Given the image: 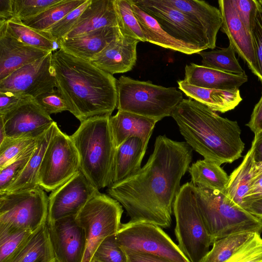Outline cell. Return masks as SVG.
Returning <instances> with one entry per match:
<instances>
[{
  "label": "cell",
  "instance_id": "6da1fadb",
  "mask_svg": "<svg viewBox=\"0 0 262 262\" xmlns=\"http://www.w3.org/2000/svg\"><path fill=\"white\" fill-rule=\"evenodd\" d=\"M154 145L146 164L134 175L111 185L107 192L125 208L130 221L167 228L171 224L174 201L190 167L193 149L186 142L165 135L158 136Z\"/></svg>",
  "mask_w": 262,
  "mask_h": 262
},
{
  "label": "cell",
  "instance_id": "7a4b0ae2",
  "mask_svg": "<svg viewBox=\"0 0 262 262\" xmlns=\"http://www.w3.org/2000/svg\"><path fill=\"white\" fill-rule=\"evenodd\" d=\"M56 89L69 111L80 122L96 116H111L117 107V80L62 49L53 53Z\"/></svg>",
  "mask_w": 262,
  "mask_h": 262
},
{
  "label": "cell",
  "instance_id": "3957f363",
  "mask_svg": "<svg viewBox=\"0 0 262 262\" xmlns=\"http://www.w3.org/2000/svg\"><path fill=\"white\" fill-rule=\"evenodd\" d=\"M171 117L186 142L204 159L221 165L241 157L245 144L237 121L191 99H183Z\"/></svg>",
  "mask_w": 262,
  "mask_h": 262
},
{
  "label": "cell",
  "instance_id": "277c9868",
  "mask_svg": "<svg viewBox=\"0 0 262 262\" xmlns=\"http://www.w3.org/2000/svg\"><path fill=\"white\" fill-rule=\"evenodd\" d=\"M110 117L96 116L86 119L70 136L79 155L80 170L98 190L112 184L116 148Z\"/></svg>",
  "mask_w": 262,
  "mask_h": 262
},
{
  "label": "cell",
  "instance_id": "5b68a950",
  "mask_svg": "<svg viewBox=\"0 0 262 262\" xmlns=\"http://www.w3.org/2000/svg\"><path fill=\"white\" fill-rule=\"evenodd\" d=\"M194 190L200 213L213 243L233 234L262 232V220L235 203L226 192L196 187Z\"/></svg>",
  "mask_w": 262,
  "mask_h": 262
},
{
  "label": "cell",
  "instance_id": "8992f818",
  "mask_svg": "<svg viewBox=\"0 0 262 262\" xmlns=\"http://www.w3.org/2000/svg\"><path fill=\"white\" fill-rule=\"evenodd\" d=\"M117 108L161 120L171 115L184 99L175 87L166 88L121 76L117 81Z\"/></svg>",
  "mask_w": 262,
  "mask_h": 262
},
{
  "label": "cell",
  "instance_id": "52a82bcc",
  "mask_svg": "<svg viewBox=\"0 0 262 262\" xmlns=\"http://www.w3.org/2000/svg\"><path fill=\"white\" fill-rule=\"evenodd\" d=\"M194 186L187 182L181 187L173 205L174 232L178 247L190 262H202L213 242L200 213Z\"/></svg>",
  "mask_w": 262,
  "mask_h": 262
},
{
  "label": "cell",
  "instance_id": "ba28073f",
  "mask_svg": "<svg viewBox=\"0 0 262 262\" xmlns=\"http://www.w3.org/2000/svg\"><path fill=\"white\" fill-rule=\"evenodd\" d=\"M123 212L117 201L96 190L76 214V220L83 228L86 239L82 262H90L99 244L118 232Z\"/></svg>",
  "mask_w": 262,
  "mask_h": 262
},
{
  "label": "cell",
  "instance_id": "9c48e42d",
  "mask_svg": "<svg viewBox=\"0 0 262 262\" xmlns=\"http://www.w3.org/2000/svg\"><path fill=\"white\" fill-rule=\"evenodd\" d=\"M48 205L39 186L0 194V226L33 232L47 222Z\"/></svg>",
  "mask_w": 262,
  "mask_h": 262
},
{
  "label": "cell",
  "instance_id": "30bf717a",
  "mask_svg": "<svg viewBox=\"0 0 262 262\" xmlns=\"http://www.w3.org/2000/svg\"><path fill=\"white\" fill-rule=\"evenodd\" d=\"M77 150L71 138L59 128L50 141L38 174V184L52 191L80 170Z\"/></svg>",
  "mask_w": 262,
  "mask_h": 262
},
{
  "label": "cell",
  "instance_id": "8fae6325",
  "mask_svg": "<svg viewBox=\"0 0 262 262\" xmlns=\"http://www.w3.org/2000/svg\"><path fill=\"white\" fill-rule=\"evenodd\" d=\"M123 250L155 255L174 262H190L160 227L145 222L121 224L116 233Z\"/></svg>",
  "mask_w": 262,
  "mask_h": 262
},
{
  "label": "cell",
  "instance_id": "7c38bea8",
  "mask_svg": "<svg viewBox=\"0 0 262 262\" xmlns=\"http://www.w3.org/2000/svg\"><path fill=\"white\" fill-rule=\"evenodd\" d=\"M171 37L201 52L209 49L203 31L186 15L163 0H132Z\"/></svg>",
  "mask_w": 262,
  "mask_h": 262
},
{
  "label": "cell",
  "instance_id": "4fadbf2b",
  "mask_svg": "<svg viewBox=\"0 0 262 262\" xmlns=\"http://www.w3.org/2000/svg\"><path fill=\"white\" fill-rule=\"evenodd\" d=\"M53 52L16 70L0 80V92L35 98L56 88Z\"/></svg>",
  "mask_w": 262,
  "mask_h": 262
},
{
  "label": "cell",
  "instance_id": "5bb4252c",
  "mask_svg": "<svg viewBox=\"0 0 262 262\" xmlns=\"http://www.w3.org/2000/svg\"><path fill=\"white\" fill-rule=\"evenodd\" d=\"M7 138H38L54 123L33 97H29L7 113L0 115Z\"/></svg>",
  "mask_w": 262,
  "mask_h": 262
},
{
  "label": "cell",
  "instance_id": "9a60e30c",
  "mask_svg": "<svg viewBox=\"0 0 262 262\" xmlns=\"http://www.w3.org/2000/svg\"><path fill=\"white\" fill-rule=\"evenodd\" d=\"M96 190L80 170L50 193L47 223L76 215Z\"/></svg>",
  "mask_w": 262,
  "mask_h": 262
},
{
  "label": "cell",
  "instance_id": "2e32d148",
  "mask_svg": "<svg viewBox=\"0 0 262 262\" xmlns=\"http://www.w3.org/2000/svg\"><path fill=\"white\" fill-rule=\"evenodd\" d=\"M76 215L47 223L55 262H82L86 249L83 228L76 220Z\"/></svg>",
  "mask_w": 262,
  "mask_h": 262
},
{
  "label": "cell",
  "instance_id": "e0dca14e",
  "mask_svg": "<svg viewBox=\"0 0 262 262\" xmlns=\"http://www.w3.org/2000/svg\"><path fill=\"white\" fill-rule=\"evenodd\" d=\"M218 3L223 19L221 30L227 36L229 45L257 76V63L251 32L239 18L232 0H220Z\"/></svg>",
  "mask_w": 262,
  "mask_h": 262
},
{
  "label": "cell",
  "instance_id": "ac0fdd59",
  "mask_svg": "<svg viewBox=\"0 0 262 262\" xmlns=\"http://www.w3.org/2000/svg\"><path fill=\"white\" fill-rule=\"evenodd\" d=\"M138 40L121 34L112 41L90 62L111 75L131 71L137 58Z\"/></svg>",
  "mask_w": 262,
  "mask_h": 262
},
{
  "label": "cell",
  "instance_id": "d6986e66",
  "mask_svg": "<svg viewBox=\"0 0 262 262\" xmlns=\"http://www.w3.org/2000/svg\"><path fill=\"white\" fill-rule=\"evenodd\" d=\"M186 15L204 33L210 49L216 47L217 35L222 24L219 8L200 0H163Z\"/></svg>",
  "mask_w": 262,
  "mask_h": 262
},
{
  "label": "cell",
  "instance_id": "ffe728a7",
  "mask_svg": "<svg viewBox=\"0 0 262 262\" xmlns=\"http://www.w3.org/2000/svg\"><path fill=\"white\" fill-rule=\"evenodd\" d=\"M50 52L24 44L0 28V80Z\"/></svg>",
  "mask_w": 262,
  "mask_h": 262
},
{
  "label": "cell",
  "instance_id": "44dd1931",
  "mask_svg": "<svg viewBox=\"0 0 262 262\" xmlns=\"http://www.w3.org/2000/svg\"><path fill=\"white\" fill-rule=\"evenodd\" d=\"M121 34L118 26L106 27L78 37L61 40L59 41L60 49L90 62Z\"/></svg>",
  "mask_w": 262,
  "mask_h": 262
},
{
  "label": "cell",
  "instance_id": "7402d4cb",
  "mask_svg": "<svg viewBox=\"0 0 262 262\" xmlns=\"http://www.w3.org/2000/svg\"><path fill=\"white\" fill-rule=\"evenodd\" d=\"M159 121L132 113L118 111L109 118L110 129L115 148L132 137L140 138L147 146L156 123Z\"/></svg>",
  "mask_w": 262,
  "mask_h": 262
},
{
  "label": "cell",
  "instance_id": "603a6c76",
  "mask_svg": "<svg viewBox=\"0 0 262 262\" xmlns=\"http://www.w3.org/2000/svg\"><path fill=\"white\" fill-rule=\"evenodd\" d=\"M112 26H118L114 0H91L63 39L78 37L102 28Z\"/></svg>",
  "mask_w": 262,
  "mask_h": 262
},
{
  "label": "cell",
  "instance_id": "cb8c5ba5",
  "mask_svg": "<svg viewBox=\"0 0 262 262\" xmlns=\"http://www.w3.org/2000/svg\"><path fill=\"white\" fill-rule=\"evenodd\" d=\"M184 80L188 84L198 87L232 91L239 89L248 81V77L246 74H229L191 63L185 67Z\"/></svg>",
  "mask_w": 262,
  "mask_h": 262
},
{
  "label": "cell",
  "instance_id": "d4e9b609",
  "mask_svg": "<svg viewBox=\"0 0 262 262\" xmlns=\"http://www.w3.org/2000/svg\"><path fill=\"white\" fill-rule=\"evenodd\" d=\"M179 89L189 99L196 101L214 112L225 113L234 109L242 101L239 89L225 91L202 88L188 84L184 80L177 82Z\"/></svg>",
  "mask_w": 262,
  "mask_h": 262
},
{
  "label": "cell",
  "instance_id": "484cf974",
  "mask_svg": "<svg viewBox=\"0 0 262 262\" xmlns=\"http://www.w3.org/2000/svg\"><path fill=\"white\" fill-rule=\"evenodd\" d=\"M146 148L140 138L132 137L116 148L112 184L134 175L141 169Z\"/></svg>",
  "mask_w": 262,
  "mask_h": 262
},
{
  "label": "cell",
  "instance_id": "4316f807",
  "mask_svg": "<svg viewBox=\"0 0 262 262\" xmlns=\"http://www.w3.org/2000/svg\"><path fill=\"white\" fill-rule=\"evenodd\" d=\"M130 1L133 12L140 25L146 42L187 55L200 52L171 37L161 27L154 17L139 8L132 0Z\"/></svg>",
  "mask_w": 262,
  "mask_h": 262
},
{
  "label": "cell",
  "instance_id": "83f0119b",
  "mask_svg": "<svg viewBox=\"0 0 262 262\" xmlns=\"http://www.w3.org/2000/svg\"><path fill=\"white\" fill-rule=\"evenodd\" d=\"M8 262H55L47 222L32 233Z\"/></svg>",
  "mask_w": 262,
  "mask_h": 262
},
{
  "label": "cell",
  "instance_id": "f1b7e54d",
  "mask_svg": "<svg viewBox=\"0 0 262 262\" xmlns=\"http://www.w3.org/2000/svg\"><path fill=\"white\" fill-rule=\"evenodd\" d=\"M58 129L56 122L54 121L50 127L38 138L35 149L24 170L3 193L23 190L39 186L38 174L45 151L51 138Z\"/></svg>",
  "mask_w": 262,
  "mask_h": 262
},
{
  "label": "cell",
  "instance_id": "f546056e",
  "mask_svg": "<svg viewBox=\"0 0 262 262\" xmlns=\"http://www.w3.org/2000/svg\"><path fill=\"white\" fill-rule=\"evenodd\" d=\"M188 171L194 187L226 192L229 176L219 164L205 159L199 160Z\"/></svg>",
  "mask_w": 262,
  "mask_h": 262
},
{
  "label": "cell",
  "instance_id": "4dcf8cb0",
  "mask_svg": "<svg viewBox=\"0 0 262 262\" xmlns=\"http://www.w3.org/2000/svg\"><path fill=\"white\" fill-rule=\"evenodd\" d=\"M0 28L24 44L42 50L54 51L55 40L48 33L28 27L17 18L0 23Z\"/></svg>",
  "mask_w": 262,
  "mask_h": 262
},
{
  "label": "cell",
  "instance_id": "1f68e13d",
  "mask_svg": "<svg viewBox=\"0 0 262 262\" xmlns=\"http://www.w3.org/2000/svg\"><path fill=\"white\" fill-rule=\"evenodd\" d=\"M255 164L253 151L250 148L240 165L229 176L226 194L241 207L248 193Z\"/></svg>",
  "mask_w": 262,
  "mask_h": 262
},
{
  "label": "cell",
  "instance_id": "d6a6232c",
  "mask_svg": "<svg viewBox=\"0 0 262 262\" xmlns=\"http://www.w3.org/2000/svg\"><path fill=\"white\" fill-rule=\"evenodd\" d=\"M86 0H62L34 17L21 20L26 26L46 31Z\"/></svg>",
  "mask_w": 262,
  "mask_h": 262
},
{
  "label": "cell",
  "instance_id": "836d02e7",
  "mask_svg": "<svg viewBox=\"0 0 262 262\" xmlns=\"http://www.w3.org/2000/svg\"><path fill=\"white\" fill-rule=\"evenodd\" d=\"M198 54L202 57L203 66L229 74H246L235 56V52L230 45L220 49L202 51Z\"/></svg>",
  "mask_w": 262,
  "mask_h": 262
},
{
  "label": "cell",
  "instance_id": "e575fe53",
  "mask_svg": "<svg viewBox=\"0 0 262 262\" xmlns=\"http://www.w3.org/2000/svg\"><path fill=\"white\" fill-rule=\"evenodd\" d=\"M257 233L242 232L216 240L202 262H225Z\"/></svg>",
  "mask_w": 262,
  "mask_h": 262
},
{
  "label": "cell",
  "instance_id": "d590c367",
  "mask_svg": "<svg viewBox=\"0 0 262 262\" xmlns=\"http://www.w3.org/2000/svg\"><path fill=\"white\" fill-rule=\"evenodd\" d=\"M118 27L122 35L146 42L140 25L135 16L130 0H114Z\"/></svg>",
  "mask_w": 262,
  "mask_h": 262
},
{
  "label": "cell",
  "instance_id": "8d00e7d4",
  "mask_svg": "<svg viewBox=\"0 0 262 262\" xmlns=\"http://www.w3.org/2000/svg\"><path fill=\"white\" fill-rule=\"evenodd\" d=\"M33 232L0 226V262H8Z\"/></svg>",
  "mask_w": 262,
  "mask_h": 262
},
{
  "label": "cell",
  "instance_id": "74e56055",
  "mask_svg": "<svg viewBox=\"0 0 262 262\" xmlns=\"http://www.w3.org/2000/svg\"><path fill=\"white\" fill-rule=\"evenodd\" d=\"M37 140L11 162L0 168V194L4 192L22 173L35 149Z\"/></svg>",
  "mask_w": 262,
  "mask_h": 262
},
{
  "label": "cell",
  "instance_id": "f35d334b",
  "mask_svg": "<svg viewBox=\"0 0 262 262\" xmlns=\"http://www.w3.org/2000/svg\"><path fill=\"white\" fill-rule=\"evenodd\" d=\"M62 0H12L15 18L21 20L34 17Z\"/></svg>",
  "mask_w": 262,
  "mask_h": 262
},
{
  "label": "cell",
  "instance_id": "ab89813d",
  "mask_svg": "<svg viewBox=\"0 0 262 262\" xmlns=\"http://www.w3.org/2000/svg\"><path fill=\"white\" fill-rule=\"evenodd\" d=\"M115 234L107 237L99 244L93 258L100 262H128L127 255L118 243Z\"/></svg>",
  "mask_w": 262,
  "mask_h": 262
},
{
  "label": "cell",
  "instance_id": "60d3db41",
  "mask_svg": "<svg viewBox=\"0 0 262 262\" xmlns=\"http://www.w3.org/2000/svg\"><path fill=\"white\" fill-rule=\"evenodd\" d=\"M91 1V0H86L83 4L67 14L46 32L55 40L60 41L63 39L75 25L80 15Z\"/></svg>",
  "mask_w": 262,
  "mask_h": 262
},
{
  "label": "cell",
  "instance_id": "b9f144b4",
  "mask_svg": "<svg viewBox=\"0 0 262 262\" xmlns=\"http://www.w3.org/2000/svg\"><path fill=\"white\" fill-rule=\"evenodd\" d=\"M37 139L7 137L0 143V168L11 162Z\"/></svg>",
  "mask_w": 262,
  "mask_h": 262
},
{
  "label": "cell",
  "instance_id": "7bdbcfd3",
  "mask_svg": "<svg viewBox=\"0 0 262 262\" xmlns=\"http://www.w3.org/2000/svg\"><path fill=\"white\" fill-rule=\"evenodd\" d=\"M225 262H262V238L258 233Z\"/></svg>",
  "mask_w": 262,
  "mask_h": 262
},
{
  "label": "cell",
  "instance_id": "ee69618b",
  "mask_svg": "<svg viewBox=\"0 0 262 262\" xmlns=\"http://www.w3.org/2000/svg\"><path fill=\"white\" fill-rule=\"evenodd\" d=\"M256 10L252 20L251 35L256 60L257 75L262 83V5L255 0Z\"/></svg>",
  "mask_w": 262,
  "mask_h": 262
},
{
  "label": "cell",
  "instance_id": "f6af8a7d",
  "mask_svg": "<svg viewBox=\"0 0 262 262\" xmlns=\"http://www.w3.org/2000/svg\"><path fill=\"white\" fill-rule=\"evenodd\" d=\"M36 102L49 115L69 111V106L59 92L55 89L34 98Z\"/></svg>",
  "mask_w": 262,
  "mask_h": 262
},
{
  "label": "cell",
  "instance_id": "bcb514c9",
  "mask_svg": "<svg viewBox=\"0 0 262 262\" xmlns=\"http://www.w3.org/2000/svg\"><path fill=\"white\" fill-rule=\"evenodd\" d=\"M238 17L251 32L252 23L256 10L255 0H232Z\"/></svg>",
  "mask_w": 262,
  "mask_h": 262
},
{
  "label": "cell",
  "instance_id": "7dc6e473",
  "mask_svg": "<svg viewBox=\"0 0 262 262\" xmlns=\"http://www.w3.org/2000/svg\"><path fill=\"white\" fill-rule=\"evenodd\" d=\"M29 96H21L9 92H0V115L18 106Z\"/></svg>",
  "mask_w": 262,
  "mask_h": 262
},
{
  "label": "cell",
  "instance_id": "c3c4849f",
  "mask_svg": "<svg viewBox=\"0 0 262 262\" xmlns=\"http://www.w3.org/2000/svg\"><path fill=\"white\" fill-rule=\"evenodd\" d=\"M125 252L128 262H174L161 256L124 250Z\"/></svg>",
  "mask_w": 262,
  "mask_h": 262
},
{
  "label": "cell",
  "instance_id": "681fc988",
  "mask_svg": "<svg viewBox=\"0 0 262 262\" xmlns=\"http://www.w3.org/2000/svg\"><path fill=\"white\" fill-rule=\"evenodd\" d=\"M246 125L254 134L262 130V92L259 101L253 110L250 119Z\"/></svg>",
  "mask_w": 262,
  "mask_h": 262
},
{
  "label": "cell",
  "instance_id": "f907efd6",
  "mask_svg": "<svg viewBox=\"0 0 262 262\" xmlns=\"http://www.w3.org/2000/svg\"><path fill=\"white\" fill-rule=\"evenodd\" d=\"M242 207L262 220V196L244 200Z\"/></svg>",
  "mask_w": 262,
  "mask_h": 262
},
{
  "label": "cell",
  "instance_id": "816d5d0a",
  "mask_svg": "<svg viewBox=\"0 0 262 262\" xmlns=\"http://www.w3.org/2000/svg\"><path fill=\"white\" fill-rule=\"evenodd\" d=\"M15 18L12 0H0V23Z\"/></svg>",
  "mask_w": 262,
  "mask_h": 262
},
{
  "label": "cell",
  "instance_id": "f5cc1de1",
  "mask_svg": "<svg viewBox=\"0 0 262 262\" xmlns=\"http://www.w3.org/2000/svg\"><path fill=\"white\" fill-rule=\"evenodd\" d=\"M261 196H262V174L251 180L248 193L244 200Z\"/></svg>",
  "mask_w": 262,
  "mask_h": 262
},
{
  "label": "cell",
  "instance_id": "db71d44e",
  "mask_svg": "<svg viewBox=\"0 0 262 262\" xmlns=\"http://www.w3.org/2000/svg\"><path fill=\"white\" fill-rule=\"evenodd\" d=\"M251 148L253 151L254 159L256 163L262 162V130L255 134Z\"/></svg>",
  "mask_w": 262,
  "mask_h": 262
},
{
  "label": "cell",
  "instance_id": "11a10c76",
  "mask_svg": "<svg viewBox=\"0 0 262 262\" xmlns=\"http://www.w3.org/2000/svg\"><path fill=\"white\" fill-rule=\"evenodd\" d=\"M252 173V179L262 174V162L258 163H255L253 168Z\"/></svg>",
  "mask_w": 262,
  "mask_h": 262
},
{
  "label": "cell",
  "instance_id": "9f6ffc18",
  "mask_svg": "<svg viewBox=\"0 0 262 262\" xmlns=\"http://www.w3.org/2000/svg\"><path fill=\"white\" fill-rule=\"evenodd\" d=\"M7 138L3 123L0 121V143Z\"/></svg>",
  "mask_w": 262,
  "mask_h": 262
},
{
  "label": "cell",
  "instance_id": "6f0895ef",
  "mask_svg": "<svg viewBox=\"0 0 262 262\" xmlns=\"http://www.w3.org/2000/svg\"><path fill=\"white\" fill-rule=\"evenodd\" d=\"M90 262H100V261L98 260H97V259H96L94 258H92V259H91Z\"/></svg>",
  "mask_w": 262,
  "mask_h": 262
}]
</instances>
